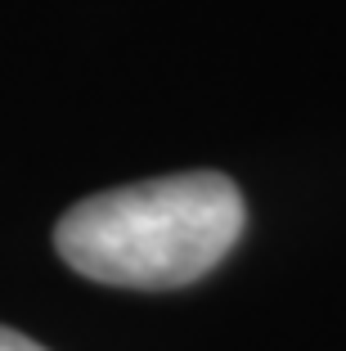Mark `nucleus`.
<instances>
[{"label": "nucleus", "mask_w": 346, "mask_h": 351, "mask_svg": "<svg viewBox=\"0 0 346 351\" xmlns=\"http://www.w3.org/2000/svg\"><path fill=\"white\" fill-rule=\"evenodd\" d=\"M243 194L221 171H180L82 198L54 230L77 275L112 289H180L243 234Z\"/></svg>", "instance_id": "obj_1"}, {"label": "nucleus", "mask_w": 346, "mask_h": 351, "mask_svg": "<svg viewBox=\"0 0 346 351\" xmlns=\"http://www.w3.org/2000/svg\"><path fill=\"white\" fill-rule=\"evenodd\" d=\"M0 351H45L41 342H32V338H23V333H14V329H5L0 324Z\"/></svg>", "instance_id": "obj_2"}]
</instances>
